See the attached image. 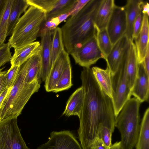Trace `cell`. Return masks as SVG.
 <instances>
[{
	"label": "cell",
	"mask_w": 149,
	"mask_h": 149,
	"mask_svg": "<svg viewBox=\"0 0 149 149\" xmlns=\"http://www.w3.org/2000/svg\"><path fill=\"white\" fill-rule=\"evenodd\" d=\"M80 78L84 91L80 115L78 139L82 149H91L96 139L99 125L102 124L113 132L115 116L112 99L103 91L90 68H84Z\"/></svg>",
	"instance_id": "1"
},
{
	"label": "cell",
	"mask_w": 149,
	"mask_h": 149,
	"mask_svg": "<svg viewBox=\"0 0 149 149\" xmlns=\"http://www.w3.org/2000/svg\"><path fill=\"white\" fill-rule=\"evenodd\" d=\"M102 0H90L80 11L71 15L61 28L66 51L70 54L96 35V14Z\"/></svg>",
	"instance_id": "2"
},
{
	"label": "cell",
	"mask_w": 149,
	"mask_h": 149,
	"mask_svg": "<svg viewBox=\"0 0 149 149\" xmlns=\"http://www.w3.org/2000/svg\"><path fill=\"white\" fill-rule=\"evenodd\" d=\"M28 66V60L20 66L14 83L10 88L0 107L1 120L9 117L17 118L32 95L37 92L40 87L38 80L29 83L25 82Z\"/></svg>",
	"instance_id": "3"
},
{
	"label": "cell",
	"mask_w": 149,
	"mask_h": 149,
	"mask_svg": "<svg viewBox=\"0 0 149 149\" xmlns=\"http://www.w3.org/2000/svg\"><path fill=\"white\" fill-rule=\"evenodd\" d=\"M46 14L43 11L30 6L13 29L8 42L11 48L18 49L34 42L45 21Z\"/></svg>",
	"instance_id": "4"
},
{
	"label": "cell",
	"mask_w": 149,
	"mask_h": 149,
	"mask_svg": "<svg viewBox=\"0 0 149 149\" xmlns=\"http://www.w3.org/2000/svg\"><path fill=\"white\" fill-rule=\"evenodd\" d=\"M141 103L135 97L130 98L116 118L115 127L121 134V149H133L136 144L140 129Z\"/></svg>",
	"instance_id": "5"
},
{
	"label": "cell",
	"mask_w": 149,
	"mask_h": 149,
	"mask_svg": "<svg viewBox=\"0 0 149 149\" xmlns=\"http://www.w3.org/2000/svg\"><path fill=\"white\" fill-rule=\"evenodd\" d=\"M126 58V56L115 74L111 75L112 100L116 118L132 95L127 81Z\"/></svg>",
	"instance_id": "6"
},
{
	"label": "cell",
	"mask_w": 149,
	"mask_h": 149,
	"mask_svg": "<svg viewBox=\"0 0 149 149\" xmlns=\"http://www.w3.org/2000/svg\"><path fill=\"white\" fill-rule=\"evenodd\" d=\"M17 118L9 117L0 122V149H30L18 127Z\"/></svg>",
	"instance_id": "7"
},
{
	"label": "cell",
	"mask_w": 149,
	"mask_h": 149,
	"mask_svg": "<svg viewBox=\"0 0 149 149\" xmlns=\"http://www.w3.org/2000/svg\"><path fill=\"white\" fill-rule=\"evenodd\" d=\"M76 63L85 68H90L101 58L105 57L97 45L96 35L71 53Z\"/></svg>",
	"instance_id": "8"
},
{
	"label": "cell",
	"mask_w": 149,
	"mask_h": 149,
	"mask_svg": "<svg viewBox=\"0 0 149 149\" xmlns=\"http://www.w3.org/2000/svg\"><path fill=\"white\" fill-rule=\"evenodd\" d=\"M36 149H82L73 133L69 130L53 131L49 140Z\"/></svg>",
	"instance_id": "9"
},
{
	"label": "cell",
	"mask_w": 149,
	"mask_h": 149,
	"mask_svg": "<svg viewBox=\"0 0 149 149\" xmlns=\"http://www.w3.org/2000/svg\"><path fill=\"white\" fill-rule=\"evenodd\" d=\"M127 26L124 6H118L115 5L106 28L113 45L125 35Z\"/></svg>",
	"instance_id": "10"
},
{
	"label": "cell",
	"mask_w": 149,
	"mask_h": 149,
	"mask_svg": "<svg viewBox=\"0 0 149 149\" xmlns=\"http://www.w3.org/2000/svg\"><path fill=\"white\" fill-rule=\"evenodd\" d=\"M53 31L42 28L39 35L41 47L40 53L42 67L39 80L40 84L45 81L52 67L51 46Z\"/></svg>",
	"instance_id": "11"
},
{
	"label": "cell",
	"mask_w": 149,
	"mask_h": 149,
	"mask_svg": "<svg viewBox=\"0 0 149 149\" xmlns=\"http://www.w3.org/2000/svg\"><path fill=\"white\" fill-rule=\"evenodd\" d=\"M130 40L123 36L113 45L105 59L109 68L111 75L115 74L125 59L128 49Z\"/></svg>",
	"instance_id": "12"
},
{
	"label": "cell",
	"mask_w": 149,
	"mask_h": 149,
	"mask_svg": "<svg viewBox=\"0 0 149 149\" xmlns=\"http://www.w3.org/2000/svg\"><path fill=\"white\" fill-rule=\"evenodd\" d=\"M69 54L63 50L56 59L45 81V87L46 91H53L58 80L68 61Z\"/></svg>",
	"instance_id": "13"
},
{
	"label": "cell",
	"mask_w": 149,
	"mask_h": 149,
	"mask_svg": "<svg viewBox=\"0 0 149 149\" xmlns=\"http://www.w3.org/2000/svg\"><path fill=\"white\" fill-rule=\"evenodd\" d=\"M149 89V76L143 62L138 64L137 73L131 95L141 103L148 99Z\"/></svg>",
	"instance_id": "14"
},
{
	"label": "cell",
	"mask_w": 149,
	"mask_h": 149,
	"mask_svg": "<svg viewBox=\"0 0 149 149\" xmlns=\"http://www.w3.org/2000/svg\"><path fill=\"white\" fill-rule=\"evenodd\" d=\"M145 3L141 0H128L124 6L127 25L125 35L129 40H132L134 22L138 15L142 12Z\"/></svg>",
	"instance_id": "15"
},
{
	"label": "cell",
	"mask_w": 149,
	"mask_h": 149,
	"mask_svg": "<svg viewBox=\"0 0 149 149\" xmlns=\"http://www.w3.org/2000/svg\"><path fill=\"white\" fill-rule=\"evenodd\" d=\"M138 64L135 45L133 41L130 40L126 56V67L127 81L131 92L136 77Z\"/></svg>",
	"instance_id": "16"
},
{
	"label": "cell",
	"mask_w": 149,
	"mask_h": 149,
	"mask_svg": "<svg viewBox=\"0 0 149 149\" xmlns=\"http://www.w3.org/2000/svg\"><path fill=\"white\" fill-rule=\"evenodd\" d=\"M14 50L10 61L11 67L20 66L33 55L40 52L41 47L40 43L36 41Z\"/></svg>",
	"instance_id": "17"
},
{
	"label": "cell",
	"mask_w": 149,
	"mask_h": 149,
	"mask_svg": "<svg viewBox=\"0 0 149 149\" xmlns=\"http://www.w3.org/2000/svg\"><path fill=\"white\" fill-rule=\"evenodd\" d=\"M143 14L141 30L138 37L134 40L138 63L143 62L148 48L149 47V16L147 14Z\"/></svg>",
	"instance_id": "18"
},
{
	"label": "cell",
	"mask_w": 149,
	"mask_h": 149,
	"mask_svg": "<svg viewBox=\"0 0 149 149\" xmlns=\"http://www.w3.org/2000/svg\"><path fill=\"white\" fill-rule=\"evenodd\" d=\"M115 5L113 0H101L95 21L97 30L106 28Z\"/></svg>",
	"instance_id": "19"
},
{
	"label": "cell",
	"mask_w": 149,
	"mask_h": 149,
	"mask_svg": "<svg viewBox=\"0 0 149 149\" xmlns=\"http://www.w3.org/2000/svg\"><path fill=\"white\" fill-rule=\"evenodd\" d=\"M84 99L82 87L77 89L68 100L63 115L67 116L77 115L79 117L82 110Z\"/></svg>",
	"instance_id": "20"
},
{
	"label": "cell",
	"mask_w": 149,
	"mask_h": 149,
	"mask_svg": "<svg viewBox=\"0 0 149 149\" xmlns=\"http://www.w3.org/2000/svg\"><path fill=\"white\" fill-rule=\"evenodd\" d=\"M92 73L97 81L104 93L112 99V89L111 71L107 66L106 69L97 67L91 68Z\"/></svg>",
	"instance_id": "21"
},
{
	"label": "cell",
	"mask_w": 149,
	"mask_h": 149,
	"mask_svg": "<svg viewBox=\"0 0 149 149\" xmlns=\"http://www.w3.org/2000/svg\"><path fill=\"white\" fill-rule=\"evenodd\" d=\"M29 6L26 0H13L7 24V36L11 35L20 15Z\"/></svg>",
	"instance_id": "22"
},
{
	"label": "cell",
	"mask_w": 149,
	"mask_h": 149,
	"mask_svg": "<svg viewBox=\"0 0 149 149\" xmlns=\"http://www.w3.org/2000/svg\"><path fill=\"white\" fill-rule=\"evenodd\" d=\"M136 149H149V108L144 113L141 122Z\"/></svg>",
	"instance_id": "23"
},
{
	"label": "cell",
	"mask_w": 149,
	"mask_h": 149,
	"mask_svg": "<svg viewBox=\"0 0 149 149\" xmlns=\"http://www.w3.org/2000/svg\"><path fill=\"white\" fill-rule=\"evenodd\" d=\"M40 52L32 56L29 59V66L25 78V82L29 83L39 80L41 70V58Z\"/></svg>",
	"instance_id": "24"
},
{
	"label": "cell",
	"mask_w": 149,
	"mask_h": 149,
	"mask_svg": "<svg viewBox=\"0 0 149 149\" xmlns=\"http://www.w3.org/2000/svg\"><path fill=\"white\" fill-rule=\"evenodd\" d=\"M77 2L76 0H57L52 10L46 13L45 21L72 11Z\"/></svg>",
	"instance_id": "25"
},
{
	"label": "cell",
	"mask_w": 149,
	"mask_h": 149,
	"mask_svg": "<svg viewBox=\"0 0 149 149\" xmlns=\"http://www.w3.org/2000/svg\"><path fill=\"white\" fill-rule=\"evenodd\" d=\"M52 37L51 50L52 66L60 53L65 49L61 28L57 27L53 31Z\"/></svg>",
	"instance_id": "26"
},
{
	"label": "cell",
	"mask_w": 149,
	"mask_h": 149,
	"mask_svg": "<svg viewBox=\"0 0 149 149\" xmlns=\"http://www.w3.org/2000/svg\"><path fill=\"white\" fill-rule=\"evenodd\" d=\"M72 78V68L70 60H69L60 76L53 92L57 93L70 88L73 85Z\"/></svg>",
	"instance_id": "27"
},
{
	"label": "cell",
	"mask_w": 149,
	"mask_h": 149,
	"mask_svg": "<svg viewBox=\"0 0 149 149\" xmlns=\"http://www.w3.org/2000/svg\"><path fill=\"white\" fill-rule=\"evenodd\" d=\"M96 38L98 45L105 57L110 52L113 47L106 28L97 30Z\"/></svg>",
	"instance_id": "28"
},
{
	"label": "cell",
	"mask_w": 149,
	"mask_h": 149,
	"mask_svg": "<svg viewBox=\"0 0 149 149\" xmlns=\"http://www.w3.org/2000/svg\"><path fill=\"white\" fill-rule=\"evenodd\" d=\"M57 0H26L29 6H33L47 13L53 9Z\"/></svg>",
	"instance_id": "29"
},
{
	"label": "cell",
	"mask_w": 149,
	"mask_h": 149,
	"mask_svg": "<svg viewBox=\"0 0 149 149\" xmlns=\"http://www.w3.org/2000/svg\"><path fill=\"white\" fill-rule=\"evenodd\" d=\"M113 133L110 129L100 124L98 127L97 137L100 138L107 147L109 148L112 146L111 138Z\"/></svg>",
	"instance_id": "30"
},
{
	"label": "cell",
	"mask_w": 149,
	"mask_h": 149,
	"mask_svg": "<svg viewBox=\"0 0 149 149\" xmlns=\"http://www.w3.org/2000/svg\"><path fill=\"white\" fill-rule=\"evenodd\" d=\"M20 66L10 67L5 74V88H11L13 85L19 72Z\"/></svg>",
	"instance_id": "31"
},
{
	"label": "cell",
	"mask_w": 149,
	"mask_h": 149,
	"mask_svg": "<svg viewBox=\"0 0 149 149\" xmlns=\"http://www.w3.org/2000/svg\"><path fill=\"white\" fill-rule=\"evenodd\" d=\"M13 1V0H6L4 8L0 18V33L7 27Z\"/></svg>",
	"instance_id": "32"
},
{
	"label": "cell",
	"mask_w": 149,
	"mask_h": 149,
	"mask_svg": "<svg viewBox=\"0 0 149 149\" xmlns=\"http://www.w3.org/2000/svg\"><path fill=\"white\" fill-rule=\"evenodd\" d=\"M11 48L8 43H5L0 47V68L10 61L12 57L10 51Z\"/></svg>",
	"instance_id": "33"
},
{
	"label": "cell",
	"mask_w": 149,
	"mask_h": 149,
	"mask_svg": "<svg viewBox=\"0 0 149 149\" xmlns=\"http://www.w3.org/2000/svg\"><path fill=\"white\" fill-rule=\"evenodd\" d=\"M143 14L141 12L136 17L134 23L132 40H136L141 30L143 22Z\"/></svg>",
	"instance_id": "34"
},
{
	"label": "cell",
	"mask_w": 149,
	"mask_h": 149,
	"mask_svg": "<svg viewBox=\"0 0 149 149\" xmlns=\"http://www.w3.org/2000/svg\"><path fill=\"white\" fill-rule=\"evenodd\" d=\"M60 23L58 17H56L45 21L42 28H45L53 31L57 27V26Z\"/></svg>",
	"instance_id": "35"
},
{
	"label": "cell",
	"mask_w": 149,
	"mask_h": 149,
	"mask_svg": "<svg viewBox=\"0 0 149 149\" xmlns=\"http://www.w3.org/2000/svg\"><path fill=\"white\" fill-rule=\"evenodd\" d=\"M109 148L107 147L102 141L97 137L91 149H109Z\"/></svg>",
	"instance_id": "36"
},
{
	"label": "cell",
	"mask_w": 149,
	"mask_h": 149,
	"mask_svg": "<svg viewBox=\"0 0 149 149\" xmlns=\"http://www.w3.org/2000/svg\"><path fill=\"white\" fill-rule=\"evenodd\" d=\"M90 0H77V3L72 11L71 15H74L80 11Z\"/></svg>",
	"instance_id": "37"
},
{
	"label": "cell",
	"mask_w": 149,
	"mask_h": 149,
	"mask_svg": "<svg viewBox=\"0 0 149 149\" xmlns=\"http://www.w3.org/2000/svg\"><path fill=\"white\" fill-rule=\"evenodd\" d=\"M143 63L147 74L149 76V47L148 48Z\"/></svg>",
	"instance_id": "38"
},
{
	"label": "cell",
	"mask_w": 149,
	"mask_h": 149,
	"mask_svg": "<svg viewBox=\"0 0 149 149\" xmlns=\"http://www.w3.org/2000/svg\"><path fill=\"white\" fill-rule=\"evenodd\" d=\"M7 36V27H6L0 33V47L5 44L4 42Z\"/></svg>",
	"instance_id": "39"
},
{
	"label": "cell",
	"mask_w": 149,
	"mask_h": 149,
	"mask_svg": "<svg viewBox=\"0 0 149 149\" xmlns=\"http://www.w3.org/2000/svg\"><path fill=\"white\" fill-rule=\"evenodd\" d=\"M10 88H6L0 95V107Z\"/></svg>",
	"instance_id": "40"
},
{
	"label": "cell",
	"mask_w": 149,
	"mask_h": 149,
	"mask_svg": "<svg viewBox=\"0 0 149 149\" xmlns=\"http://www.w3.org/2000/svg\"><path fill=\"white\" fill-rule=\"evenodd\" d=\"M142 12L143 14H147L149 15V4L148 2H146L144 4Z\"/></svg>",
	"instance_id": "41"
},
{
	"label": "cell",
	"mask_w": 149,
	"mask_h": 149,
	"mask_svg": "<svg viewBox=\"0 0 149 149\" xmlns=\"http://www.w3.org/2000/svg\"><path fill=\"white\" fill-rule=\"evenodd\" d=\"M109 149H121L120 142H116L109 148Z\"/></svg>",
	"instance_id": "42"
},
{
	"label": "cell",
	"mask_w": 149,
	"mask_h": 149,
	"mask_svg": "<svg viewBox=\"0 0 149 149\" xmlns=\"http://www.w3.org/2000/svg\"><path fill=\"white\" fill-rule=\"evenodd\" d=\"M5 75L2 80L0 82V95L2 92L6 88L5 86Z\"/></svg>",
	"instance_id": "43"
},
{
	"label": "cell",
	"mask_w": 149,
	"mask_h": 149,
	"mask_svg": "<svg viewBox=\"0 0 149 149\" xmlns=\"http://www.w3.org/2000/svg\"><path fill=\"white\" fill-rule=\"evenodd\" d=\"M6 0H0V18L3 10Z\"/></svg>",
	"instance_id": "44"
},
{
	"label": "cell",
	"mask_w": 149,
	"mask_h": 149,
	"mask_svg": "<svg viewBox=\"0 0 149 149\" xmlns=\"http://www.w3.org/2000/svg\"><path fill=\"white\" fill-rule=\"evenodd\" d=\"M4 68L0 69V82L3 79L4 75L7 72L5 71H2V70Z\"/></svg>",
	"instance_id": "45"
},
{
	"label": "cell",
	"mask_w": 149,
	"mask_h": 149,
	"mask_svg": "<svg viewBox=\"0 0 149 149\" xmlns=\"http://www.w3.org/2000/svg\"><path fill=\"white\" fill-rule=\"evenodd\" d=\"M1 120L0 117V122H1Z\"/></svg>",
	"instance_id": "46"
}]
</instances>
